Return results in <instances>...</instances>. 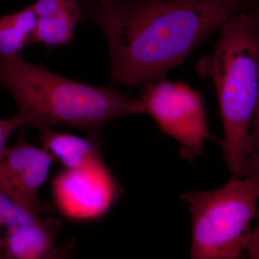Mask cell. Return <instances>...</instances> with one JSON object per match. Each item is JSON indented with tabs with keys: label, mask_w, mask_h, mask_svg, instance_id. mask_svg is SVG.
Listing matches in <instances>:
<instances>
[{
	"label": "cell",
	"mask_w": 259,
	"mask_h": 259,
	"mask_svg": "<svg viewBox=\"0 0 259 259\" xmlns=\"http://www.w3.org/2000/svg\"><path fill=\"white\" fill-rule=\"evenodd\" d=\"M212 54L200 64L215 86L222 117L224 159L232 177L244 175L259 102V10L223 24Z\"/></svg>",
	"instance_id": "3"
},
{
	"label": "cell",
	"mask_w": 259,
	"mask_h": 259,
	"mask_svg": "<svg viewBox=\"0 0 259 259\" xmlns=\"http://www.w3.org/2000/svg\"><path fill=\"white\" fill-rule=\"evenodd\" d=\"M255 219L256 225L250 231L245 247V253L251 259H259V203Z\"/></svg>",
	"instance_id": "15"
},
{
	"label": "cell",
	"mask_w": 259,
	"mask_h": 259,
	"mask_svg": "<svg viewBox=\"0 0 259 259\" xmlns=\"http://www.w3.org/2000/svg\"><path fill=\"white\" fill-rule=\"evenodd\" d=\"M258 10H259V8H258Z\"/></svg>",
	"instance_id": "17"
},
{
	"label": "cell",
	"mask_w": 259,
	"mask_h": 259,
	"mask_svg": "<svg viewBox=\"0 0 259 259\" xmlns=\"http://www.w3.org/2000/svg\"><path fill=\"white\" fill-rule=\"evenodd\" d=\"M32 6L37 17L33 42L49 49L69 44L84 18L79 0H37Z\"/></svg>",
	"instance_id": "9"
},
{
	"label": "cell",
	"mask_w": 259,
	"mask_h": 259,
	"mask_svg": "<svg viewBox=\"0 0 259 259\" xmlns=\"http://www.w3.org/2000/svg\"><path fill=\"white\" fill-rule=\"evenodd\" d=\"M144 114L152 117L165 134L179 143L182 157L192 161L202 153L209 133L204 100L187 83L160 78L143 88Z\"/></svg>",
	"instance_id": "5"
},
{
	"label": "cell",
	"mask_w": 259,
	"mask_h": 259,
	"mask_svg": "<svg viewBox=\"0 0 259 259\" xmlns=\"http://www.w3.org/2000/svg\"><path fill=\"white\" fill-rule=\"evenodd\" d=\"M42 218L25 210L0 192V258H3L5 241L12 232L38 222Z\"/></svg>",
	"instance_id": "12"
},
{
	"label": "cell",
	"mask_w": 259,
	"mask_h": 259,
	"mask_svg": "<svg viewBox=\"0 0 259 259\" xmlns=\"http://www.w3.org/2000/svg\"><path fill=\"white\" fill-rule=\"evenodd\" d=\"M250 177L259 181V102L252 125L248 161L243 177Z\"/></svg>",
	"instance_id": "13"
},
{
	"label": "cell",
	"mask_w": 259,
	"mask_h": 259,
	"mask_svg": "<svg viewBox=\"0 0 259 259\" xmlns=\"http://www.w3.org/2000/svg\"><path fill=\"white\" fill-rule=\"evenodd\" d=\"M115 1V0H97L98 3H111V2Z\"/></svg>",
	"instance_id": "16"
},
{
	"label": "cell",
	"mask_w": 259,
	"mask_h": 259,
	"mask_svg": "<svg viewBox=\"0 0 259 259\" xmlns=\"http://www.w3.org/2000/svg\"><path fill=\"white\" fill-rule=\"evenodd\" d=\"M61 227L59 220L48 216L34 224L21 227L7 237L3 258H64L71 251L68 243L56 247V235Z\"/></svg>",
	"instance_id": "8"
},
{
	"label": "cell",
	"mask_w": 259,
	"mask_h": 259,
	"mask_svg": "<svg viewBox=\"0 0 259 259\" xmlns=\"http://www.w3.org/2000/svg\"><path fill=\"white\" fill-rule=\"evenodd\" d=\"M192 218L190 257L236 259L245 253L259 203V181L231 177L226 185L182 194Z\"/></svg>",
	"instance_id": "4"
},
{
	"label": "cell",
	"mask_w": 259,
	"mask_h": 259,
	"mask_svg": "<svg viewBox=\"0 0 259 259\" xmlns=\"http://www.w3.org/2000/svg\"><path fill=\"white\" fill-rule=\"evenodd\" d=\"M0 87L15 99L22 128L41 131L56 125L78 127L99 135L115 119L144 114L141 100L112 87H97L68 79L23 55L0 56Z\"/></svg>",
	"instance_id": "2"
},
{
	"label": "cell",
	"mask_w": 259,
	"mask_h": 259,
	"mask_svg": "<svg viewBox=\"0 0 259 259\" xmlns=\"http://www.w3.org/2000/svg\"><path fill=\"white\" fill-rule=\"evenodd\" d=\"M259 0H115L90 16L103 33L113 79L141 88L183 64L223 24Z\"/></svg>",
	"instance_id": "1"
},
{
	"label": "cell",
	"mask_w": 259,
	"mask_h": 259,
	"mask_svg": "<svg viewBox=\"0 0 259 259\" xmlns=\"http://www.w3.org/2000/svg\"><path fill=\"white\" fill-rule=\"evenodd\" d=\"M22 128V122L18 115L7 120L0 119V158L4 153L7 143L12 134L16 130Z\"/></svg>",
	"instance_id": "14"
},
{
	"label": "cell",
	"mask_w": 259,
	"mask_h": 259,
	"mask_svg": "<svg viewBox=\"0 0 259 259\" xmlns=\"http://www.w3.org/2000/svg\"><path fill=\"white\" fill-rule=\"evenodd\" d=\"M55 161L45 149L20 136L0 158V192L28 212L47 218L50 209L40 200L38 192Z\"/></svg>",
	"instance_id": "7"
},
{
	"label": "cell",
	"mask_w": 259,
	"mask_h": 259,
	"mask_svg": "<svg viewBox=\"0 0 259 259\" xmlns=\"http://www.w3.org/2000/svg\"><path fill=\"white\" fill-rule=\"evenodd\" d=\"M52 194L62 215L76 221L105 215L120 198L122 188L105 162L59 171L52 181Z\"/></svg>",
	"instance_id": "6"
},
{
	"label": "cell",
	"mask_w": 259,
	"mask_h": 259,
	"mask_svg": "<svg viewBox=\"0 0 259 259\" xmlns=\"http://www.w3.org/2000/svg\"><path fill=\"white\" fill-rule=\"evenodd\" d=\"M42 148L65 168L76 169L103 163L99 135L88 138L56 132L51 127L40 131Z\"/></svg>",
	"instance_id": "10"
},
{
	"label": "cell",
	"mask_w": 259,
	"mask_h": 259,
	"mask_svg": "<svg viewBox=\"0 0 259 259\" xmlns=\"http://www.w3.org/2000/svg\"><path fill=\"white\" fill-rule=\"evenodd\" d=\"M36 23L32 5L17 13L0 17V56L20 55L25 47L34 44Z\"/></svg>",
	"instance_id": "11"
}]
</instances>
